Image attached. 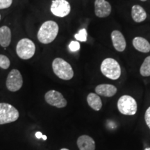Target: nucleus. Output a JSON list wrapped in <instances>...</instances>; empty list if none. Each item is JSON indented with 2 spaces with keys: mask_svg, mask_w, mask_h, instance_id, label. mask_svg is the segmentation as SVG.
<instances>
[{
  "mask_svg": "<svg viewBox=\"0 0 150 150\" xmlns=\"http://www.w3.org/2000/svg\"><path fill=\"white\" fill-rule=\"evenodd\" d=\"M59 30V25L56 22L52 20L45 22L38 32V39L42 44H50L55 40Z\"/></svg>",
  "mask_w": 150,
  "mask_h": 150,
  "instance_id": "f257e3e1",
  "label": "nucleus"
},
{
  "mask_svg": "<svg viewBox=\"0 0 150 150\" xmlns=\"http://www.w3.org/2000/svg\"><path fill=\"white\" fill-rule=\"evenodd\" d=\"M52 69L56 76L63 80H70L74 76V71L70 63L61 58H56L52 62Z\"/></svg>",
  "mask_w": 150,
  "mask_h": 150,
  "instance_id": "f03ea898",
  "label": "nucleus"
},
{
  "mask_svg": "<svg viewBox=\"0 0 150 150\" xmlns=\"http://www.w3.org/2000/svg\"><path fill=\"white\" fill-rule=\"evenodd\" d=\"M101 72L106 77L116 80L121 75V67L118 62L112 58H107L101 64Z\"/></svg>",
  "mask_w": 150,
  "mask_h": 150,
  "instance_id": "7ed1b4c3",
  "label": "nucleus"
},
{
  "mask_svg": "<svg viewBox=\"0 0 150 150\" xmlns=\"http://www.w3.org/2000/svg\"><path fill=\"white\" fill-rule=\"evenodd\" d=\"M35 52V45L29 38L21 39L16 46V53L20 59L28 60L32 58Z\"/></svg>",
  "mask_w": 150,
  "mask_h": 150,
  "instance_id": "20e7f679",
  "label": "nucleus"
},
{
  "mask_svg": "<svg viewBox=\"0 0 150 150\" xmlns=\"http://www.w3.org/2000/svg\"><path fill=\"white\" fill-rule=\"evenodd\" d=\"M20 113L12 105L0 103V125L13 122L18 119Z\"/></svg>",
  "mask_w": 150,
  "mask_h": 150,
  "instance_id": "39448f33",
  "label": "nucleus"
},
{
  "mask_svg": "<svg viewBox=\"0 0 150 150\" xmlns=\"http://www.w3.org/2000/svg\"><path fill=\"white\" fill-rule=\"evenodd\" d=\"M117 108L123 115H134L136 113L138 106L134 97L129 95H123L118 99Z\"/></svg>",
  "mask_w": 150,
  "mask_h": 150,
  "instance_id": "423d86ee",
  "label": "nucleus"
},
{
  "mask_svg": "<svg viewBox=\"0 0 150 150\" xmlns=\"http://www.w3.org/2000/svg\"><path fill=\"white\" fill-rule=\"evenodd\" d=\"M7 88L11 92H16L22 88L23 85V79L20 71L13 69L9 72L6 82Z\"/></svg>",
  "mask_w": 150,
  "mask_h": 150,
  "instance_id": "0eeeda50",
  "label": "nucleus"
},
{
  "mask_svg": "<svg viewBox=\"0 0 150 150\" xmlns=\"http://www.w3.org/2000/svg\"><path fill=\"white\" fill-rule=\"evenodd\" d=\"M50 10L55 16L64 18L70 13L71 6L67 0H53Z\"/></svg>",
  "mask_w": 150,
  "mask_h": 150,
  "instance_id": "6e6552de",
  "label": "nucleus"
},
{
  "mask_svg": "<svg viewBox=\"0 0 150 150\" xmlns=\"http://www.w3.org/2000/svg\"><path fill=\"white\" fill-rule=\"evenodd\" d=\"M45 99L47 104L57 108H64L67 106V100L59 92L52 90L45 95Z\"/></svg>",
  "mask_w": 150,
  "mask_h": 150,
  "instance_id": "1a4fd4ad",
  "label": "nucleus"
},
{
  "mask_svg": "<svg viewBox=\"0 0 150 150\" xmlns=\"http://www.w3.org/2000/svg\"><path fill=\"white\" fill-rule=\"evenodd\" d=\"M111 5L106 0H95V13L97 17L100 18L109 16L111 13Z\"/></svg>",
  "mask_w": 150,
  "mask_h": 150,
  "instance_id": "9d476101",
  "label": "nucleus"
},
{
  "mask_svg": "<svg viewBox=\"0 0 150 150\" xmlns=\"http://www.w3.org/2000/svg\"><path fill=\"white\" fill-rule=\"evenodd\" d=\"M110 37H111L112 45L115 50L120 52L125 51L126 49L127 42L122 33L117 30H114L112 31Z\"/></svg>",
  "mask_w": 150,
  "mask_h": 150,
  "instance_id": "9b49d317",
  "label": "nucleus"
},
{
  "mask_svg": "<svg viewBox=\"0 0 150 150\" xmlns=\"http://www.w3.org/2000/svg\"><path fill=\"white\" fill-rule=\"evenodd\" d=\"M76 143L79 150H95V140L87 135L79 137Z\"/></svg>",
  "mask_w": 150,
  "mask_h": 150,
  "instance_id": "f8f14e48",
  "label": "nucleus"
},
{
  "mask_svg": "<svg viewBox=\"0 0 150 150\" xmlns=\"http://www.w3.org/2000/svg\"><path fill=\"white\" fill-rule=\"evenodd\" d=\"M117 91V88L111 84H99L95 88V92L97 95L106 97L114 96Z\"/></svg>",
  "mask_w": 150,
  "mask_h": 150,
  "instance_id": "ddd939ff",
  "label": "nucleus"
},
{
  "mask_svg": "<svg viewBox=\"0 0 150 150\" xmlns=\"http://www.w3.org/2000/svg\"><path fill=\"white\" fill-rule=\"evenodd\" d=\"M133 45L138 52L148 53L150 52V43L147 39L142 37H136L133 40Z\"/></svg>",
  "mask_w": 150,
  "mask_h": 150,
  "instance_id": "4468645a",
  "label": "nucleus"
},
{
  "mask_svg": "<svg viewBox=\"0 0 150 150\" xmlns=\"http://www.w3.org/2000/svg\"><path fill=\"white\" fill-rule=\"evenodd\" d=\"M131 17L137 23L144 22L147 18V13L145 9L139 5H134L131 8Z\"/></svg>",
  "mask_w": 150,
  "mask_h": 150,
  "instance_id": "2eb2a0df",
  "label": "nucleus"
},
{
  "mask_svg": "<svg viewBox=\"0 0 150 150\" xmlns=\"http://www.w3.org/2000/svg\"><path fill=\"white\" fill-rule=\"evenodd\" d=\"M11 41V31L9 27L3 26L0 27V45L2 47H7Z\"/></svg>",
  "mask_w": 150,
  "mask_h": 150,
  "instance_id": "dca6fc26",
  "label": "nucleus"
},
{
  "mask_svg": "<svg viewBox=\"0 0 150 150\" xmlns=\"http://www.w3.org/2000/svg\"><path fill=\"white\" fill-rule=\"evenodd\" d=\"M87 102L93 110L98 111L102 107V99L97 94L91 93L87 96Z\"/></svg>",
  "mask_w": 150,
  "mask_h": 150,
  "instance_id": "f3484780",
  "label": "nucleus"
},
{
  "mask_svg": "<svg viewBox=\"0 0 150 150\" xmlns=\"http://www.w3.org/2000/svg\"><path fill=\"white\" fill-rule=\"evenodd\" d=\"M140 73L142 76H150V56H147L144 60L143 63L140 67Z\"/></svg>",
  "mask_w": 150,
  "mask_h": 150,
  "instance_id": "a211bd4d",
  "label": "nucleus"
},
{
  "mask_svg": "<svg viewBox=\"0 0 150 150\" xmlns=\"http://www.w3.org/2000/svg\"><path fill=\"white\" fill-rule=\"evenodd\" d=\"M88 33L86 29H81L77 33L74 35V38L76 40L81 42H86L87 41Z\"/></svg>",
  "mask_w": 150,
  "mask_h": 150,
  "instance_id": "6ab92c4d",
  "label": "nucleus"
},
{
  "mask_svg": "<svg viewBox=\"0 0 150 150\" xmlns=\"http://www.w3.org/2000/svg\"><path fill=\"white\" fill-rule=\"evenodd\" d=\"M10 64L11 62L8 58L2 54H0V67L6 70L10 66Z\"/></svg>",
  "mask_w": 150,
  "mask_h": 150,
  "instance_id": "aec40b11",
  "label": "nucleus"
},
{
  "mask_svg": "<svg viewBox=\"0 0 150 150\" xmlns=\"http://www.w3.org/2000/svg\"><path fill=\"white\" fill-rule=\"evenodd\" d=\"M71 52H77L80 50V44L78 41H72L68 46Z\"/></svg>",
  "mask_w": 150,
  "mask_h": 150,
  "instance_id": "412c9836",
  "label": "nucleus"
},
{
  "mask_svg": "<svg viewBox=\"0 0 150 150\" xmlns=\"http://www.w3.org/2000/svg\"><path fill=\"white\" fill-rule=\"evenodd\" d=\"M13 3V0H0V9L8 8Z\"/></svg>",
  "mask_w": 150,
  "mask_h": 150,
  "instance_id": "4be33fe9",
  "label": "nucleus"
},
{
  "mask_svg": "<svg viewBox=\"0 0 150 150\" xmlns=\"http://www.w3.org/2000/svg\"><path fill=\"white\" fill-rule=\"evenodd\" d=\"M145 120L147 127L150 129V106L147 108V110H146L145 114Z\"/></svg>",
  "mask_w": 150,
  "mask_h": 150,
  "instance_id": "5701e85b",
  "label": "nucleus"
},
{
  "mask_svg": "<svg viewBox=\"0 0 150 150\" xmlns=\"http://www.w3.org/2000/svg\"><path fill=\"white\" fill-rule=\"evenodd\" d=\"M35 137L38 138V139H40V138H42L44 140H47V136H45V135H42V134L40 131H38V132L35 133Z\"/></svg>",
  "mask_w": 150,
  "mask_h": 150,
  "instance_id": "b1692460",
  "label": "nucleus"
},
{
  "mask_svg": "<svg viewBox=\"0 0 150 150\" xmlns=\"http://www.w3.org/2000/svg\"><path fill=\"white\" fill-rule=\"evenodd\" d=\"M61 150H69V149H66V148H63V149H61Z\"/></svg>",
  "mask_w": 150,
  "mask_h": 150,
  "instance_id": "393cba45",
  "label": "nucleus"
},
{
  "mask_svg": "<svg viewBox=\"0 0 150 150\" xmlns=\"http://www.w3.org/2000/svg\"><path fill=\"white\" fill-rule=\"evenodd\" d=\"M145 150H150V148L149 147H147V148H146Z\"/></svg>",
  "mask_w": 150,
  "mask_h": 150,
  "instance_id": "a878e982",
  "label": "nucleus"
},
{
  "mask_svg": "<svg viewBox=\"0 0 150 150\" xmlns=\"http://www.w3.org/2000/svg\"><path fill=\"white\" fill-rule=\"evenodd\" d=\"M140 1H147V0H140Z\"/></svg>",
  "mask_w": 150,
  "mask_h": 150,
  "instance_id": "bb28decb",
  "label": "nucleus"
},
{
  "mask_svg": "<svg viewBox=\"0 0 150 150\" xmlns=\"http://www.w3.org/2000/svg\"><path fill=\"white\" fill-rule=\"evenodd\" d=\"M0 20H1V15H0Z\"/></svg>",
  "mask_w": 150,
  "mask_h": 150,
  "instance_id": "cd10ccee",
  "label": "nucleus"
}]
</instances>
